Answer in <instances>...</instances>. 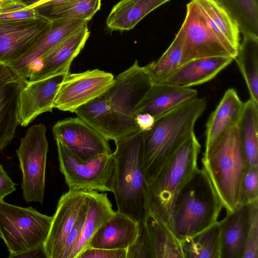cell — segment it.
Masks as SVG:
<instances>
[{
  "instance_id": "e575fe53",
  "label": "cell",
  "mask_w": 258,
  "mask_h": 258,
  "mask_svg": "<svg viewBox=\"0 0 258 258\" xmlns=\"http://www.w3.org/2000/svg\"><path fill=\"white\" fill-rule=\"evenodd\" d=\"M258 200V165L246 168L241 188L240 204H250Z\"/></svg>"
},
{
  "instance_id": "d4e9b609",
  "label": "cell",
  "mask_w": 258,
  "mask_h": 258,
  "mask_svg": "<svg viewBox=\"0 0 258 258\" xmlns=\"http://www.w3.org/2000/svg\"><path fill=\"white\" fill-rule=\"evenodd\" d=\"M193 1L199 6L218 37L236 56L240 45V31L236 21L216 0Z\"/></svg>"
},
{
  "instance_id": "9c48e42d",
  "label": "cell",
  "mask_w": 258,
  "mask_h": 258,
  "mask_svg": "<svg viewBox=\"0 0 258 258\" xmlns=\"http://www.w3.org/2000/svg\"><path fill=\"white\" fill-rule=\"evenodd\" d=\"M46 127L43 123L30 126L20 140L16 150L22 172L21 188L27 203L43 204L45 186V169L48 144Z\"/></svg>"
},
{
  "instance_id": "60d3db41",
  "label": "cell",
  "mask_w": 258,
  "mask_h": 258,
  "mask_svg": "<svg viewBox=\"0 0 258 258\" xmlns=\"http://www.w3.org/2000/svg\"><path fill=\"white\" fill-rule=\"evenodd\" d=\"M137 125L142 131L147 132L151 129L155 121V118L147 113H140L136 117Z\"/></svg>"
},
{
  "instance_id": "484cf974",
  "label": "cell",
  "mask_w": 258,
  "mask_h": 258,
  "mask_svg": "<svg viewBox=\"0 0 258 258\" xmlns=\"http://www.w3.org/2000/svg\"><path fill=\"white\" fill-rule=\"evenodd\" d=\"M170 0H121L113 6L107 19L112 30H129L152 11Z\"/></svg>"
},
{
  "instance_id": "277c9868",
  "label": "cell",
  "mask_w": 258,
  "mask_h": 258,
  "mask_svg": "<svg viewBox=\"0 0 258 258\" xmlns=\"http://www.w3.org/2000/svg\"><path fill=\"white\" fill-rule=\"evenodd\" d=\"M202 162L223 207L227 213L233 212L240 204L247 168L237 125L227 130L204 150Z\"/></svg>"
},
{
  "instance_id": "1f68e13d",
  "label": "cell",
  "mask_w": 258,
  "mask_h": 258,
  "mask_svg": "<svg viewBox=\"0 0 258 258\" xmlns=\"http://www.w3.org/2000/svg\"><path fill=\"white\" fill-rule=\"evenodd\" d=\"M184 258H220L219 222L193 236L180 240Z\"/></svg>"
},
{
  "instance_id": "7402d4cb",
  "label": "cell",
  "mask_w": 258,
  "mask_h": 258,
  "mask_svg": "<svg viewBox=\"0 0 258 258\" xmlns=\"http://www.w3.org/2000/svg\"><path fill=\"white\" fill-rule=\"evenodd\" d=\"M233 59L222 56L191 59L179 67L164 82L186 87L202 84L214 79Z\"/></svg>"
},
{
  "instance_id": "ab89813d",
  "label": "cell",
  "mask_w": 258,
  "mask_h": 258,
  "mask_svg": "<svg viewBox=\"0 0 258 258\" xmlns=\"http://www.w3.org/2000/svg\"><path fill=\"white\" fill-rule=\"evenodd\" d=\"M16 189V183L10 178L3 166L0 164V201L4 200L7 196Z\"/></svg>"
},
{
  "instance_id": "7a4b0ae2",
  "label": "cell",
  "mask_w": 258,
  "mask_h": 258,
  "mask_svg": "<svg viewBox=\"0 0 258 258\" xmlns=\"http://www.w3.org/2000/svg\"><path fill=\"white\" fill-rule=\"evenodd\" d=\"M207 106L205 98L196 97L157 119L143 132L142 168L147 184L151 182L179 148L195 133L196 121Z\"/></svg>"
},
{
  "instance_id": "6da1fadb",
  "label": "cell",
  "mask_w": 258,
  "mask_h": 258,
  "mask_svg": "<svg viewBox=\"0 0 258 258\" xmlns=\"http://www.w3.org/2000/svg\"><path fill=\"white\" fill-rule=\"evenodd\" d=\"M153 85L137 60L114 78L102 95L78 108L75 113L108 141L142 131L136 121L138 106Z\"/></svg>"
},
{
  "instance_id": "836d02e7",
  "label": "cell",
  "mask_w": 258,
  "mask_h": 258,
  "mask_svg": "<svg viewBox=\"0 0 258 258\" xmlns=\"http://www.w3.org/2000/svg\"><path fill=\"white\" fill-rule=\"evenodd\" d=\"M40 15L32 4L22 0H4L0 6V21L35 19Z\"/></svg>"
},
{
  "instance_id": "4316f807",
  "label": "cell",
  "mask_w": 258,
  "mask_h": 258,
  "mask_svg": "<svg viewBox=\"0 0 258 258\" xmlns=\"http://www.w3.org/2000/svg\"><path fill=\"white\" fill-rule=\"evenodd\" d=\"M145 222L152 258H184L180 241L164 222L148 213Z\"/></svg>"
},
{
  "instance_id": "30bf717a",
  "label": "cell",
  "mask_w": 258,
  "mask_h": 258,
  "mask_svg": "<svg viewBox=\"0 0 258 258\" xmlns=\"http://www.w3.org/2000/svg\"><path fill=\"white\" fill-rule=\"evenodd\" d=\"M183 33V51L187 61L215 56L236 55L221 41L208 24L198 4L191 0L180 28Z\"/></svg>"
},
{
  "instance_id": "b9f144b4",
  "label": "cell",
  "mask_w": 258,
  "mask_h": 258,
  "mask_svg": "<svg viewBox=\"0 0 258 258\" xmlns=\"http://www.w3.org/2000/svg\"><path fill=\"white\" fill-rule=\"evenodd\" d=\"M43 253L42 246L36 249H34L26 252H24L16 255L14 258H22V257H39L41 256L40 254Z\"/></svg>"
},
{
  "instance_id": "d6986e66",
  "label": "cell",
  "mask_w": 258,
  "mask_h": 258,
  "mask_svg": "<svg viewBox=\"0 0 258 258\" xmlns=\"http://www.w3.org/2000/svg\"><path fill=\"white\" fill-rule=\"evenodd\" d=\"M198 92L190 87L161 83L153 85L138 107L137 115L147 113L156 119L182 104L197 97Z\"/></svg>"
},
{
  "instance_id": "5bb4252c",
  "label": "cell",
  "mask_w": 258,
  "mask_h": 258,
  "mask_svg": "<svg viewBox=\"0 0 258 258\" xmlns=\"http://www.w3.org/2000/svg\"><path fill=\"white\" fill-rule=\"evenodd\" d=\"M55 140L86 160L98 154H110L108 140L78 116L57 121L52 127Z\"/></svg>"
},
{
  "instance_id": "9a60e30c",
  "label": "cell",
  "mask_w": 258,
  "mask_h": 258,
  "mask_svg": "<svg viewBox=\"0 0 258 258\" xmlns=\"http://www.w3.org/2000/svg\"><path fill=\"white\" fill-rule=\"evenodd\" d=\"M88 197V191L71 190L60 197L52 216L48 234L42 245L46 257L60 258L67 238Z\"/></svg>"
},
{
  "instance_id": "d590c367",
  "label": "cell",
  "mask_w": 258,
  "mask_h": 258,
  "mask_svg": "<svg viewBox=\"0 0 258 258\" xmlns=\"http://www.w3.org/2000/svg\"><path fill=\"white\" fill-rule=\"evenodd\" d=\"M138 226L137 238L126 248V258H152L149 235L145 221L139 224Z\"/></svg>"
},
{
  "instance_id": "8fae6325",
  "label": "cell",
  "mask_w": 258,
  "mask_h": 258,
  "mask_svg": "<svg viewBox=\"0 0 258 258\" xmlns=\"http://www.w3.org/2000/svg\"><path fill=\"white\" fill-rule=\"evenodd\" d=\"M114 77L97 69L66 75L55 96L53 107L75 112L81 106L104 93L114 83Z\"/></svg>"
},
{
  "instance_id": "f546056e",
  "label": "cell",
  "mask_w": 258,
  "mask_h": 258,
  "mask_svg": "<svg viewBox=\"0 0 258 258\" xmlns=\"http://www.w3.org/2000/svg\"><path fill=\"white\" fill-rule=\"evenodd\" d=\"M186 62L183 51V33L180 29L172 42L160 57L143 68L153 83H161L164 82Z\"/></svg>"
},
{
  "instance_id": "2e32d148",
  "label": "cell",
  "mask_w": 258,
  "mask_h": 258,
  "mask_svg": "<svg viewBox=\"0 0 258 258\" xmlns=\"http://www.w3.org/2000/svg\"><path fill=\"white\" fill-rule=\"evenodd\" d=\"M68 73L25 82L19 95V125L26 126L40 114L52 111L60 85Z\"/></svg>"
},
{
  "instance_id": "cb8c5ba5",
  "label": "cell",
  "mask_w": 258,
  "mask_h": 258,
  "mask_svg": "<svg viewBox=\"0 0 258 258\" xmlns=\"http://www.w3.org/2000/svg\"><path fill=\"white\" fill-rule=\"evenodd\" d=\"M88 210L82 231L70 258H78L89 247L98 230L114 214L112 205L106 193L89 191Z\"/></svg>"
},
{
  "instance_id": "4fadbf2b",
  "label": "cell",
  "mask_w": 258,
  "mask_h": 258,
  "mask_svg": "<svg viewBox=\"0 0 258 258\" xmlns=\"http://www.w3.org/2000/svg\"><path fill=\"white\" fill-rule=\"evenodd\" d=\"M89 35L86 24L68 36L31 65L24 81L69 73L73 60L83 48Z\"/></svg>"
},
{
  "instance_id": "83f0119b",
  "label": "cell",
  "mask_w": 258,
  "mask_h": 258,
  "mask_svg": "<svg viewBox=\"0 0 258 258\" xmlns=\"http://www.w3.org/2000/svg\"><path fill=\"white\" fill-rule=\"evenodd\" d=\"M101 0H64L38 7L39 14L51 21L78 19L89 21L100 9Z\"/></svg>"
},
{
  "instance_id": "52a82bcc",
  "label": "cell",
  "mask_w": 258,
  "mask_h": 258,
  "mask_svg": "<svg viewBox=\"0 0 258 258\" xmlns=\"http://www.w3.org/2000/svg\"><path fill=\"white\" fill-rule=\"evenodd\" d=\"M52 218L32 207H21L0 201V237L10 252L9 257L42 247Z\"/></svg>"
},
{
  "instance_id": "603a6c76",
  "label": "cell",
  "mask_w": 258,
  "mask_h": 258,
  "mask_svg": "<svg viewBox=\"0 0 258 258\" xmlns=\"http://www.w3.org/2000/svg\"><path fill=\"white\" fill-rule=\"evenodd\" d=\"M244 106L236 91L229 88L225 92L206 123L205 150L208 149L229 128L237 125Z\"/></svg>"
},
{
  "instance_id": "e0dca14e",
  "label": "cell",
  "mask_w": 258,
  "mask_h": 258,
  "mask_svg": "<svg viewBox=\"0 0 258 258\" xmlns=\"http://www.w3.org/2000/svg\"><path fill=\"white\" fill-rule=\"evenodd\" d=\"M24 84L8 65L0 63V153L11 142L19 125V95Z\"/></svg>"
},
{
  "instance_id": "f35d334b",
  "label": "cell",
  "mask_w": 258,
  "mask_h": 258,
  "mask_svg": "<svg viewBox=\"0 0 258 258\" xmlns=\"http://www.w3.org/2000/svg\"><path fill=\"white\" fill-rule=\"evenodd\" d=\"M78 258H126V248L106 249L89 247Z\"/></svg>"
},
{
  "instance_id": "ac0fdd59",
  "label": "cell",
  "mask_w": 258,
  "mask_h": 258,
  "mask_svg": "<svg viewBox=\"0 0 258 258\" xmlns=\"http://www.w3.org/2000/svg\"><path fill=\"white\" fill-rule=\"evenodd\" d=\"M251 214V204L239 205L219 222L220 258H242Z\"/></svg>"
},
{
  "instance_id": "5b68a950",
  "label": "cell",
  "mask_w": 258,
  "mask_h": 258,
  "mask_svg": "<svg viewBox=\"0 0 258 258\" xmlns=\"http://www.w3.org/2000/svg\"><path fill=\"white\" fill-rule=\"evenodd\" d=\"M201 145L194 133L156 178L151 182L146 183L147 213L162 221L171 230L175 201L183 187L199 168L198 160Z\"/></svg>"
},
{
  "instance_id": "3957f363",
  "label": "cell",
  "mask_w": 258,
  "mask_h": 258,
  "mask_svg": "<svg viewBox=\"0 0 258 258\" xmlns=\"http://www.w3.org/2000/svg\"><path fill=\"white\" fill-rule=\"evenodd\" d=\"M143 141V131L114 141L113 170L109 182L117 211L138 224L145 221L148 214L142 168Z\"/></svg>"
},
{
  "instance_id": "8992f818",
  "label": "cell",
  "mask_w": 258,
  "mask_h": 258,
  "mask_svg": "<svg viewBox=\"0 0 258 258\" xmlns=\"http://www.w3.org/2000/svg\"><path fill=\"white\" fill-rule=\"evenodd\" d=\"M223 207L206 172L198 168L177 197L171 230L180 241L196 235L218 222Z\"/></svg>"
},
{
  "instance_id": "ee69618b",
  "label": "cell",
  "mask_w": 258,
  "mask_h": 258,
  "mask_svg": "<svg viewBox=\"0 0 258 258\" xmlns=\"http://www.w3.org/2000/svg\"><path fill=\"white\" fill-rule=\"evenodd\" d=\"M4 0H0V6L2 5V3L3 2Z\"/></svg>"
},
{
  "instance_id": "d6a6232c",
  "label": "cell",
  "mask_w": 258,
  "mask_h": 258,
  "mask_svg": "<svg viewBox=\"0 0 258 258\" xmlns=\"http://www.w3.org/2000/svg\"><path fill=\"white\" fill-rule=\"evenodd\" d=\"M237 23L240 33L258 37V0H216Z\"/></svg>"
},
{
  "instance_id": "8d00e7d4",
  "label": "cell",
  "mask_w": 258,
  "mask_h": 258,
  "mask_svg": "<svg viewBox=\"0 0 258 258\" xmlns=\"http://www.w3.org/2000/svg\"><path fill=\"white\" fill-rule=\"evenodd\" d=\"M250 204V223L242 258H258V200Z\"/></svg>"
},
{
  "instance_id": "7bdbcfd3",
  "label": "cell",
  "mask_w": 258,
  "mask_h": 258,
  "mask_svg": "<svg viewBox=\"0 0 258 258\" xmlns=\"http://www.w3.org/2000/svg\"><path fill=\"white\" fill-rule=\"evenodd\" d=\"M53 0H38L37 2L32 4L34 8H37L38 7L41 5H42L48 3H51L53 2Z\"/></svg>"
},
{
  "instance_id": "ba28073f",
  "label": "cell",
  "mask_w": 258,
  "mask_h": 258,
  "mask_svg": "<svg viewBox=\"0 0 258 258\" xmlns=\"http://www.w3.org/2000/svg\"><path fill=\"white\" fill-rule=\"evenodd\" d=\"M56 143L60 171L69 190L111 192L112 153L98 154L83 160L61 142L56 140Z\"/></svg>"
},
{
  "instance_id": "44dd1931",
  "label": "cell",
  "mask_w": 258,
  "mask_h": 258,
  "mask_svg": "<svg viewBox=\"0 0 258 258\" xmlns=\"http://www.w3.org/2000/svg\"><path fill=\"white\" fill-rule=\"evenodd\" d=\"M138 224L118 211L95 233L89 247L106 249L127 248L137 238Z\"/></svg>"
},
{
  "instance_id": "7c38bea8",
  "label": "cell",
  "mask_w": 258,
  "mask_h": 258,
  "mask_svg": "<svg viewBox=\"0 0 258 258\" xmlns=\"http://www.w3.org/2000/svg\"><path fill=\"white\" fill-rule=\"evenodd\" d=\"M52 21L40 15L35 19L0 21V63L22 57L44 37Z\"/></svg>"
},
{
  "instance_id": "74e56055",
  "label": "cell",
  "mask_w": 258,
  "mask_h": 258,
  "mask_svg": "<svg viewBox=\"0 0 258 258\" xmlns=\"http://www.w3.org/2000/svg\"><path fill=\"white\" fill-rule=\"evenodd\" d=\"M88 201L89 195L87 201L80 210L78 218L73 228L67 238L60 258H70L71 253L79 241L88 210Z\"/></svg>"
},
{
  "instance_id": "f1b7e54d",
  "label": "cell",
  "mask_w": 258,
  "mask_h": 258,
  "mask_svg": "<svg viewBox=\"0 0 258 258\" xmlns=\"http://www.w3.org/2000/svg\"><path fill=\"white\" fill-rule=\"evenodd\" d=\"M237 126L247 168L258 165V103L250 98L244 102Z\"/></svg>"
},
{
  "instance_id": "4dcf8cb0",
  "label": "cell",
  "mask_w": 258,
  "mask_h": 258,
  "mask_svg": "<svg viewBox=\"0 0 258 258\" xmlns=\"http://www.w3.org/2000/svg\"><path fill=\"white\" fill-rule=\"evenodd\" d=\"M234 59L246 84L250 98L258 103V37L243 36Z\"/></svg>"
},
{
  "instance_id": "ffe728a7",
  "label": "cell",
  "mask_w": 258,
  "mask_h": 258,
  "mask_svg": "<svg viewBox=\"0 0 258 258\" xmlns=\"http://www.w3.org/2000/svg\"><path fill=\"white\" fill-rule=\"evenodd\" d=\"M88 22L78 19L52 21L48 32L33 48L18 60L7 65L24 82L27 71L34 62L68 36L88 24Z\"/></svg>"
}]
</instances>
